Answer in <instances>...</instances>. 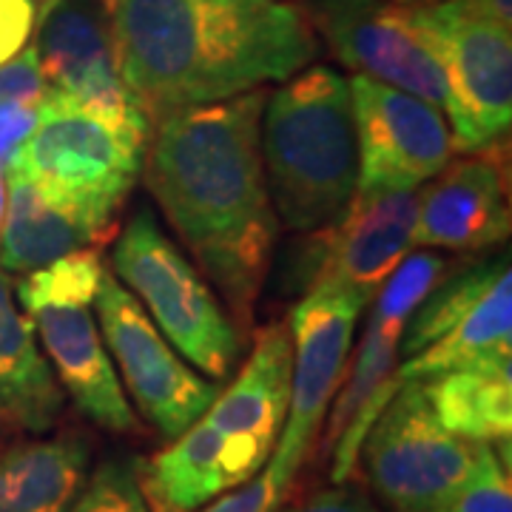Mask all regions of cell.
<instances>
[{"instance_id": "obj_1", "label": "cell", "mask_w": 512, "mask_h": 512, "mask_svg": "<svg viewBox=\"0 0 512 512\" xmlns=\"http://www.w3.org/2000/svg\"><path fill=\"white\" fill-rule=\"evenodd\" d=\"M265 89L160 117L151 126L146 183L228 305L248 319L276 242L259 120Z\"/></svg>"}, {"instance_id": "obj_2", "label": "cell", "mask_w": 512, "mask_h": 512, "mask_svg": "<svg viewBox=\"0 0 512 512\" xmlns=\"http://www.w3.org/2000/svg\"><path fill=\"white\" fill-rule=\"evenodd\" d=\"M117 66L151 126L174 111L285 83L316 57L288 0H100Z\"/></svg>"}, {"instance_id": "obj_3", "label": "cell", "mask_w": 512, "mask_h": 512, "mask_svg": "<svg viewBox=\"0 0 512 512\" xmlns=\"http://www.w3.org/2000/svg\"><path fill=\"white\" fill-rule=\"evenodd\" d=\"M259 148L276 220L319 231L356 194V128L348 77L311 66L265 97Z\"/></svg>"}, {"instance_id": "obj_4", "label": "cell", "mask_w": 512, "mask_h": 512, "mask_svg": "<svg viewBox=\"0 0 512 512\" xmlns=\"http://www.w3.org/2000/svg\"><path fill=\"white\" fill-rule=\"evenodd\" d=\"M146 146L46 89L35 131L15 151L6 174L35 183L106 237L143 171Z\"/></svg>"}, {"instance_id": "obj_5", "label": "cell", "mask_w": 512, "mask_h": 512, "mask_svg": "<svg viewBox=\"0 0 512 512\" xmlns=\"http://www.w3.org/2000/svg\"><path fill=\"white\" fill-rule=\"evenodd\" d=\"M111 268L148 319L200 373L225 379L237 362L239 339L214 288L165 237L151 211L131 217L114 245Z\"/></svg>"}, {"instance_id": "obj_6", "label": "cell", "mask_w": 512, "mask_h": 512, "mask_svg": "<svg viewBox=\"0 0 512 512\" xmlns=\"http://www.w3.org/2000/svg\"><path fill=\"white\" fill-rule=\"evenodd\" d=\"M424 46L447 83V123L456 148L493 146L512 123V35L453 0L407 3Z\"/></svg>"}, {"instance_id": "obj_7", "label": "cell", "mask_w": 512, "mask_h": 512, "mask_svg": "<svg viewBox=\"0 0 512 512\" xmlns=\"http://www.w3.org/2000/svg\"><path fill=\"white\" fill-rule=\"evenodd\" d=\"M512 353L510 259L467 268L450 282H436L410 316L390 390L427 382L447 370Z\"/></svg>"}, {"instance_id": "obj_8", "label": "cell", "mask_w": 512, "mask_h": 512, "mask_svg": "<svg viewBox=\"0 0 512 512\" xmlns=\"http://www.w3.org/2000/svg\"><path fill=\"white\" fill-rule=\"evenodd\" d=\"M367 305L336 282H316L291 313V404L265 473L288 493L325 424L345 370L356 322Z\"/></svg>"}, {"instance_id": "obj_9", "label": "cell", "mask_w": 512, "mask_h": 512, "mask_svg": "<svg viewBox=\"0 0 512 512\" xmlns=\"http://www.w3.org/2000/svg\"><path fill=\"white\" fill-rule=\"evenodd\" d=\"M476 444L441 424L424 382H407L370 424L359 456L390 510L430 512L470 473Z\"/></svg>"}, {"instance_id": "obj_10", "label": "cell", "mask_w": 512, "mask_h": 512, "mask_svg": "<svg viewBox=\"0 0 512 512\" xmlns=\"http://www.w3.org/2000/svg\"><path fill=\"white\" fill-rule=\"evenodd\" d=\"M444 271L439 254L404 256V262L390 274L379 293L373 296V308L367 316L365 339L345 370L342 393L330 404L328 447H333V484H345L359 461V450L370 424L393 399L390 379L399 365V348L410 316L416 313L424 296L436 288Z\"/></svg>"}, {"instance_id": "obj_11", "label": "cell", "mask_w": 512, "mask_h": 512, "mask_svg": "<svg viewBox=\"0 0 512 512\" xmlns=\"http://www.w3.org/2000/svg\"><path fill=\"white\" fill-rule=\"evenodd\" d=\"M100 336L120 367L128 396L165 439H177L200 421L220 390L197 376L168 345L143 305L111 274L97 291Z\"/></svg>"}, {"instance_id": "obj_12", "label": "cell", "mask_w": 512, "mask_h": 512, "mask_svg": "<svg viewBox=\"0 0 512 512\" xmlns=\"http://www.w3.org/2000/svg\"><path fill=\"white\" fill-rule=\"evenodd\" d=\"M356 191H416L453 160L456 140L444 111L427 100L353 74Z\"/></svg>"}, {"instance_id": "obj_13", "label": "cell", "mask_w": 512, "mask_h": 512, "mask_svg": "<svg viewBox=\"0 0 512 512\" xmlns=\"http://www.w3.org/2000/svg\"><path fill=\"white\" fill-rule=\"evenodd\" d=\"M35 52L49 92L148 143L151 120L120 74L103 6L55 0L37 18Z\"/></svg>"}, {"instance_id": "obj_14", "label": "cell", "mask_w": 512, "mask_h": 512, "mask_svg": "<svg viewBox=\"0 0 512 512\" xmlns=\"http://www.w3.org/2000/svg\"><path fill=\"white\" fill-rule=\"evenodd\" d=\"M308 20L339 63L447 111L439 60L416 32L402 0H308Z\"/></svg>"}, {"instance_id": "obj_15", "label": "cell", "mask_w": 512, "mask_h": 512, "mask_svg": "<svg viewBox=\"0 0 512 512\" xmlns=\"http://www.w3.org/2000/svg\"><path fill=\"white\" fill-rule=\"evenodd\" d=\"M319 231L313 285L336 282L370 305L404 256H410L416 191H356L342 214Z\"/></svg>"}, {"instance_id": "obj_16", "label": "cell", "mask_w": 512, "mask_h": 512, "mask_svg": "<svg viewBox=\"0 0 512 512\" xmlns=\"http://www.w3.org/2000/svg\"><path fill=\"white\" fill-rule=\"evenodd\" d=\"M510 237L507 174L495 154L450 160L416 191L413 245L484 251Z\"/></svg>"}, {"instance_id": "obj_17", "label": "cell", "mask_w": 512, "mask_h": 512, "mask_svg": "<svg viewBox=\"0 0 512 512\" xmlns=\"http://www.w3.org/2000/svg\"><path fill=\"white\" fill-rule=\"evenodd\" d=\"M291 367V330L274 322L256 333L248 365L205 413L231 441L248 478L262 473L282 436L291 404Z\"/></svg>"}, {"instance_id": "obj_18", "label": "cell", "mask_w": 512, "mask_h": 512, "mask_svg": "<svg viewBox=\"0 0 512 512\" xmlns=\"http://www.w3.org/2000/svg\"><path fill=\"white\" fill-rule=\"evenodd\" d=\"M89 308L92 305H37L26 313L57 373L55 379L69 390L74 404L103 430L134 433L137 416Z\"/></svg>"}, {"instance_id": "obj_19", "label": "cell", "mask_w": 512, "mask_h": 512, "mask_svg": "<svg viewBox=\"0 0 512 512\" xmlns=\"http://www.w3.org/2000/svg\"><path fill=\"white\" fill-rule=\"evenodd\" d=\"M60 410L63 387L29 313L20 311L12 279L0 268V421L26 433H46Z\"/></svg>"}, {"instance_id": "obj_20", "label": "cell", "mask_w": 512, "mask_h": 512, "mask_svg": "<svg viewBox=\"0 0 512 512\" xmlns=\"http://www.w3.org/2000/svg\"><path fill=\"white\" fill-rule=\"evenodd\" d=\"M143 470V493L151 504L197 510L248 481L231 441L202 416Z\"/></svg>"}, {"instance_id": "obj_21", "label": "cell", "mask_w": 512, "mask_h": 512, "mask_svg": "<svg viewBox=\"0 0 512 512\" xmlns=\"http://www.w3.org/2000/svg\"><path fill=\"white\" fill-rule=\"evenodd\" d=\"M100 231L63 202L52 200L35 183L18 174H6V214L0 225V268L9 274H32L100 242Z\"/></svg>"}, {"instance_id": "obj_22", "label": "cell", "mask_w": 512, "mask_h": 512, "mask_svg": "<svg viewBox=\"0 0 512 512\" xmlns=\"http://www.w3.org/2000/svg\"><path fill=\"white\" fill-rule=\"evenodd\" d=\"M86 478V439L18 441L0 450V512H69Z\"/></svg>"}, {"instance_id": "obj_23", "label": "cell", "mask_w": 512, "mask_h": 512, "mask_svg": "<svg viewBox=\"0 0 512 512\" xmlns=\"http://www.w3.org/2000/svg\"><path fill=\"white\" fill-rule=\"evenodd\" d=\"M439 421L467 441L510 444L512 353L447 370L424 382Z\"/></svg>"}, {"instance_id": "obj_24", "label": "cell", "mask_w": 512, "mask_h": 512, "mask_svg": "<svg viewBox=\"0 0 512 512\" xmlns=\"http://www.w3.org/2000/svg\"><path fill=\"white\" fill-rule=\"evenodd\" d=\"M103 262L94 248H77L55 262L37 268L18 285L23 311L37 305H92L103 282Z\"/></svg>"}, {"instance_id": "obj_25", "label": "cell", "mask_w": 512, "mask_h": 512, "mask_svg": "<svg viewBox=\"0 0 512 512\" xmlns=\"http://www.w3.org/2000/svg\"><path fill=\"white\" fill-rule=\"evenodd\" d=\"M430 512H512L510 458H501L498 444L478 441L470 473Z\"/></svg>"}, {"instance_id": "obj_26", "label": "cell", "mask_w": 512, "mask_h": 512, "mask_svg": "<svg viewBox=\"0 0 512 512\" xmlns=\"http://www.w3.org/2000/svg\"><path fill=\"white\" fill-rule=\"evenodd\" d=\"M69 512H151V507L134 464L109 458L86 478V487Z\"/></svg>"}, {"instance_id": "obj_27", "label": "cell", "mask_w": 512, "mask_h": 512, "mask_svg": "<svg viewBox=\"0 0 512 512\" xmlns=\"http://www.w3.org/2000/svg\"><path fill=\"white\" fill-rule=\"evenodd\" d=\"M282 498H285V490L262 470L254 478H248L245 484L222 493L220 498L202 504L197 510H171V507L151 504V501H148V507L151 512H274L282 504Z\"/></svg>"}, {"instance_id": "obj_28", "label": "cell", "mask_w": 512, "mask_h": 512, "mask_svg": "<svg viewBox=\"0 0 512 512\" xmlns=\"http://www.w3.org/2000/svg\"><path fill=\"white\" fill-rule=\"evenodd\" d=\"M46 97V80L40 74L35 46H26L18 57L0 63V103L40 106Z\"/></svg>"}, {"instance_id": "obj_29", "label": "cell", "mask_w": 512, "mask_h": 512, "mask_svg": "<svg viewBox=\"0 0 512 512\" xmlns=\"http://www.w3.org/2000/svg\"><path fill=\"white\" fill-rule=\"evenodd\" d=\"M37 0H0V63L18 57L37 29Z\"/></svg>"}, {"instance_id": "obj_30", "label": "cell", "mask_w": 512, "mask_h": 512, "mask_svg": "<svg viewBox=\"0 0 512 512\" xmlns=\"http://www.w3.org/2000/svg\"><path fill=\"white\" fill-rule=\"evenodd\" d=\"M274 512H382L362 490H353L345 484H336L330 490H319V493L305 495L302 501H296L291 507Z\"/></svg>"}, {"instance_id": "obj_31", "label": "cell", "mask_w": 512, "mask_h": 512, "mask_svg": "<svg viewBox=\"0 0 512 512\" xmlns=\"http://www.w3.org/2000/svg\"><path fill=\"white\" fill-rule=\"evenodd\" d=\"M40 106H18V103H0V168H6L29 134L37 126Z\"/></svg>"}, {"instance_id": "obj_32", "label": "cell", "mask_w": 512, "mask_h": 512, "mask_svg": "<svg viewBox=\"0 0 512 512\" xmlns=\"http://www.w3.org/2000/svg\"><path fill=\"white\" fill-rule=\"evenodd\" d=\"M453 3H458V6H461V9H467V12H473V15H478V18L495 20V23H501V26L512 29L510 0H453Z\"/></svg>"}, {"instance_id": "obj_33", "label": "cell", "mask_w": 512, "mask_h": 512, "mask_svg": "<svg viewBox=\"0 0 512 512\" xmlns=\"http://www.w3.org/2000/svg\"><path fill=\"white\" fill-rule=\"evenodd\" d=\"M3 214H6V168H0V225H3Z\"/></svg>"}, {"instance_id": "obj_34", "label": "cell", "mask_w": 512, "mask_h": 512, "mask_svg": "<svg viewBox=\"0 0 512 512\" xmlns=\"http://www.w3.org/2000/svg\"><path fill=\"white\" fill-rule=\"evenodd\" d=\"M52 3H55V0H37V9H40V15H43V12H46ZM40 15H37V18H40Z\"/></svg>"}, {"instance_id": "obj_35", "label": "cell", "mask_w": 512, "mask_h": 512, "mask_svg": "<svg viewBox=\"0 0 512 512\" xmlns=\"http://www.w3.org/2000/svg\"><path fill=\"white\" fill-rule=\"evenodd\" d=\"M402 3H430V0H402Z\"/></svg>"}]
</instances>
